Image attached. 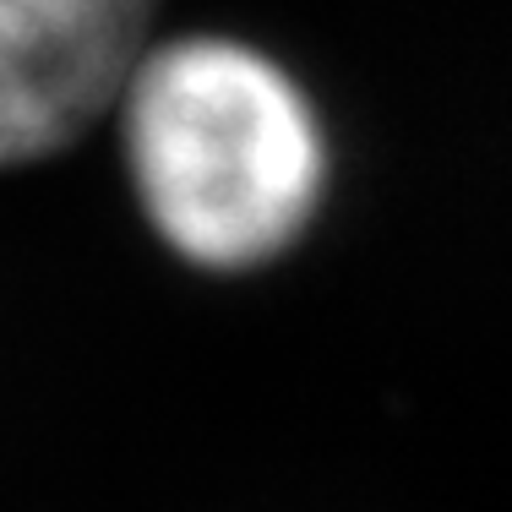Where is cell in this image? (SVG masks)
<instances>
[{"instance_id":"1","label":"cell","mask_w":512,"mask_h":512,"mask_svg":"<svg viewBox=\"0 0 512 512\" xmlns=\"http://www.w3.org/2000/svg\"><path fill=\"white\" fill-rule=\"evenodd\" d=\"M120 104L137 197L186 262L256 267L316 213L322 131L267 55L229 39L158 44Z\"/></svg>"},{"instance_id":"2","label":"cell","mask_w":512,"mask_h":512,"mask_svg":"<svg viewBox=\"0 0 512 512\" xmlns=\"http://www.w3.org/2000/svg\"><path fill=\"white\" fill-rule=\"evenodd\" d=\"M153 0H0V169L77 142L148 60Z\"/></svg>"}]
</instances>
